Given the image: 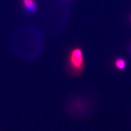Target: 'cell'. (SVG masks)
Listing matches in <instances>:
<instances>
[{"label":"cell","mask_w":131,"mask_h":131,"mask_svg":"<svg viewBox=\"0 0 131 131\" xmlns=\"http://www.w3.org/2000/svg\"><path fill=\"white\" fill-rule=\"evenodd\" d=\"M67 67L71 74H80L84 70V60L83 51L79 47L71 49L67 57Z\"/></svg>","instance_id":"obj_1"},{"label":"cell","mask_w":131,"mask_h":131,"mask_svg":"<svg viewBox=\"0 0 131 131\" xmlns=\"http://www.w3.org/2000/svg\"><path fill=\"white\" fill-rule=\"evenodd\" d=\"M22 5L27 13H34L37 9V4L35 0H22Z\"/></svg>","instance_id":"obj_2"},{"label":"cell","mask_w":131,"mask_h":131,"mask_svg":"<svg viewBox=\"0 0 131 131\" xmlns=\"http://www.w3.org/2000/svg\"><path fill=\"white\" fill-rule=\"evenodd\" d=\"M115 64L117 68L120 69H124V67H125V62L123 59H119L116 60Z\"/></svg>","instance_id":"obj_3"}]
</instances>
